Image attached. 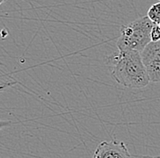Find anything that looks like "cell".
Masks as SVG:
<instances>
[{
	"label": "cell",
	"mask_w": 160,
	"mask_h": 158,
	"mask_svg": "<svg viewBox=\"0 0 160 158\" xmlns=\"http://www.w3.org/2000/svg\"><path fill=\"white\" fill-rule=\"evenodd\" d=\"M108 65L113 79L125 87L144 88L150 83L138 51L118 50L108 57Z\"/></svg>",
	"instance_id": "1"
},
{
	"label": "cell",
	"mask_w": 160,
	"mask_h": 158,
	"mask_svg": "<svg viewBox=\"0 0 160 158\" xmlns=\"http://www.w3.org/2000/svg\"><path fill=\"white\" fill-rule=\"evenodd\" d=\"M154 23L146 16L120 27L117 42L118 50H136L141 52L151 42L150 32Z\"/></svg>",
	"instance_id": "2"
},
{
	"label": "cell",
	"mask_w": 160,
	"mask_h": 158,
	"mask_svg": "<svg viewBox=\"0 0 160 158\" xmlns=\"http://www.w3.org/2000/svg\"><path fill=\"white\" fill-rule=\"evenodd\" d=\"M140 55L150 82H160V40L151 41L140 52Z\"/></svg>",
	"instance_id": "3"
},
{
	"label": "cell",
	"mask_w": 160,
	"mask_h": 158,
	"mask_svg": "<svg viewBox=\"0 0 160 158\" xmlns=\"http://www.w3.org/2000/svg\"><path fill=\"white\" fill-rule=\"evenodd\" d=\"M124 142L116 140L101 142L94 153L93 158H132Z\"/></svg>",
	"instance_id": "4"
},
{
	"label": "cell",
	"mask_w": 160,
	"mask_h": 158,
	"mask_svg": "<svg viewBox=\"0 0 160 158\" xmlns=\"http://www.w3.org/2000/svg\"><path fill=\"white\" fill-rule=\"evenodd\" d=\"M147 17L149 18L154 24L158 25L160 22V2L153 4L148 11Z\"/></svg>",
	"instance_id": "5"
},
{
	"label": "cell",
	"mask_w": 160,
	"mask_h": 158,
	"mask_svg": "<svg viewBox=\"0 0 160 158\" xmlns=\"http://www.w3.org/2000/svg\"><path fill=\"white\" fill-rule=\"evenodd\" d=\"M150 38L152 42H157L160 40V26L154 24L152 28H151V32H150Z\"/></svg>",
	"instance_id": "6"
},
{
	"label": "cell",
	"mask_w": 160,
	"mask_h": 158,
	"mask_svg": "<svg viewBox=\"0 0 160 158\" xmlns=\"http://www.w3.org/2000/svg\"><path fill=\"white\" fill-rule=\"evenodd\" d=\"M16 84V82H0V93L5 91L6 89L9 88Z\"/></svg>",
	"instance_id": "7"
},
{
	"label": "cell",
	"mask_w": 160,
	"mask_h": 158,
	"mask_svg": "<svg viewBox=\"0 0 160 158\" xmlns=\"http://www.w3.org/2000/svg\"><path fill=\"white\" fill-rule=\"evenodd\" d=\"M10 125H12V122L9 120H3V119L0 118V131L5 127H8Z\"/></svg>",
	"instance_id": "8"
},
{
	"label": "cell",
	"mask_w": 160,
	"mask_h": 158,
	"mask_svg": "<svg viewBox=\"0 0 160 158\" xmlns=\"http://www.w3.org/2000/svg\"><path fill=\"white\" fill-rule=\"evenodd\" d=\"M132 158H160V156H136Z\"/></svg>",
	"instance_id": "9"
},
{
	"label": "cell",
	"mask_w": 160,
	"mask_h": 158,
	"mask_svg": "<svg viewBox=\"0 0 160 158\" xmlns=\"http://www.w3.org/2000/svg\"><path fill=\"white\" fill-rule=\"evenodd\" d=\"M6 1H7V0H0V6H1V5H2L3 3H5Z\"/></svg>",
	"instance_id": "10"
},
{
	"label": "cell",
	"mask_w": 160,
	"mask_h": 158,
	"mask_svg": "<svg viewBox=\"0 0 160 158\" xmlns=\"http://www.w3.org/2000/svg\"><path fill=\"white\" fill-rule=\"evenodd\" d=\"M158 25H159V26H160V22H159V24H158Z\"/></svg>",
	"instance_id": "11"
}]
</instances>
